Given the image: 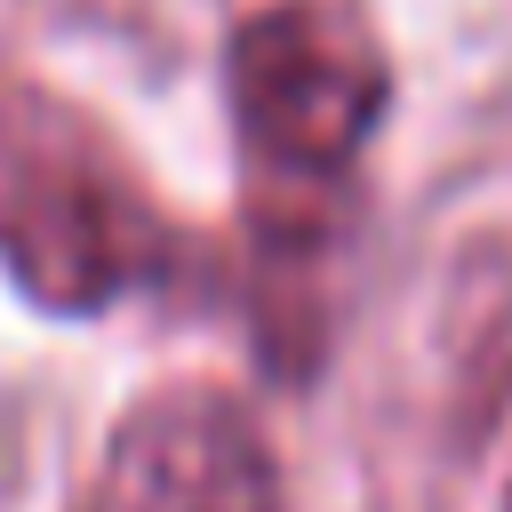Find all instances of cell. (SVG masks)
Returning a JSON list of instances; mask_svg holds the SVG:
<instances>
[{"mask_svg":"<svg viewBox=\"0 0 512 512\" xmlns=\"http://www.w3.org/2000/svg\"><path fill=\"white\" fill-rule=\"evenodd\" d=\"M0 264L56 312H104L176 264L128 160L40 88L0 96Z\"/></svg>","mask_w":512,"mask_h":512,"instance_id":"6da1fadb","label":"cell"},{"mask_svg":"<svg viewBox=\"0 0 512 512\" xmlns=\"http://www.w3.org/2000/svg\"><path fill=\"white\" fill-rule=\"evenodd\" d=\"M232 128L248 152V176L264 184L272 240L320 248V192H336L360 160V144L384 120V64L376 48L320 0H272L232 32L224 56Z\"/></svg>","mask_w":512,"mask_h":512,"instance_id":"7a4b0ae2","label":"cell"},{"mask_svg":"<svg viewBox=\"0 0 512 512\" xmlns=\"http://www.w3.org/2000/svg\"><path fill=\"white\" fill-rule=\"evenodd\" d=\"M72 512H280V472L240 400L160 392L112 432Z\"/></svg>","mask_w":512,"mask_h":512,"instance_id":"3957f363","label":"cell"},{"mask_svg":"<svg viewBox=\"0 0 512 512\" xmlns=\"http://www.w3.org/2000/svg\"><path fill=\"white\" fill-rule=\"evenodd\" d=\"M504 512H512V496H504Z\"/></svg>","mask_w":512,"mask_h":512,"instance_id":"277c9868","label":"cell"}]
</instances>
